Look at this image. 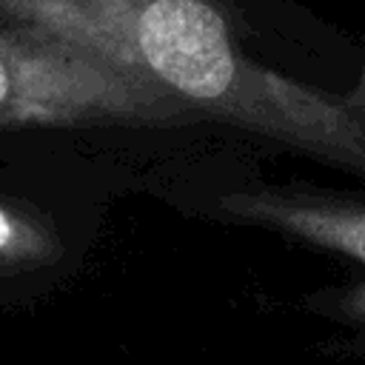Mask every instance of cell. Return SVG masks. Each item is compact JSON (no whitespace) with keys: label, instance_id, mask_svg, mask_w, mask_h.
<instances>
[{"label":"cell","instance_id":"cell-1","mask_svg":"<svg viewBox=\"0 0 365 365\" xmlns=\"http://www.w3.org/2000/svg\"><path fill=\"white\" fill-rule=\"evenodd\" d=\"M0 20L94 51L220 120L365 182V125L342 91L248 54L220 0H0Z\"/></svg>","mask_w":365,"mask_h":365},{"label":"cell","instance_id":"cell-2","mask_svg":"<svg viewBox=\"0 0 365 365\" xmlns=\"http://www.w3.org/2000/svg\"><path fill=\"white\" fill-rule=\"evenodd\" d=\"M200 120L151 80L34 29H0V125H174Z\"/></svg>","mask_w":365,"mask_h":365},{"label":"cell","instance_id":"cell-3","mask_svg":"<svg viewBox=\"0 0 365 365\" xmlns=\"http://www.w3.org/2000/svg\"><path fill=\"white\" fill-rule=\"evenodd\" d=\"M214 205L237 222L277 231L365 271V194L248 182L220 194Z\"/></svg>","mask_w":365,"mask_h":365},{"label":"cell","instance_id":"cell-4","mask_svg":"<svg viewBox=\"0 0 365 365\" xmlns=\"http://www.w3.org/2000/svg\"><path fill=\"white\" fill-rule=\"evenodd\" d=\"M71 257V248L46 217L0 200V294L46 285Z\"/></svg>","mask_w":365,"mask_h":365},{"label":"cell","instance_id":"cell-5","mask_svg":"<svg viewBox=\"0 0 365 365\" xmlns=\"http://www.w3.org/2000/svg\"><path fill=\"white\" fill-rule=\"evenodd\" d=\"M305 311L342 331V345L365 354V271L356 279L325 285L302 299Z\"/></svg>","mask_w":365,"mask_h":365},{"label":"cell","instance_id":"cell-6","mask_svg":"<svg viewBox=\"0 0 365 365\" xmlns=\"http://www.w3.org/2000/svg\"><path fill=\"white\" fill-rule=\"evenodd\" d=\"M348 108L354 111V117L365 125V48H362V57H359V68H356V77L351 83V88L342 91Z\"/></svg>","mask_w":365,"mask_h":365}]
</instances>
